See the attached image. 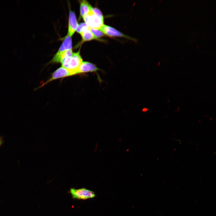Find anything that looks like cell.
<instances>
[{
	"label": "cell",
	"mask_w": 216,
	"mask_h": 216,
	"mask_svg": "<svg viewBox=\"0 0 216 216\" xmlns=\"http://www.w3.org/2000/svg\"><path fill=\"white\" fill-rule=\"evenodd\" d=\"M88 26V25L85 22H82L78 24V26L76 29V31L80 34L83 28Z\"/></svg>",
	"instance_id": "7c38bea8"
},
{
	"label": "cell",
	"mask_w": 216,
	"mask_h": 216,
	"mask_svg": "<svg viewBox=\"0 0 216 216\" xmlns=\"http://www.w3.org/2000/svg\"><path fill=\"white\" fill-rule=\"evenodd\" d=\"M78 24L75 13L70 11L69 13L68 30L67 36L71 37L76 31Z\"/></svg>",
	"instance_id": "ba28073f"
},
{
	"label": "cell",
	"mask_w": 216,
	"mask_h": 216,
	"mask_svg": "<svg viewBox=\"0 0 216 216\" xmlns=\"http://www.w3.org/2000/svg\"><path fill=\"white\" fill-rule=\"evenodd\" d=\"M83 19L85 22L90 28L99 29L104 24V16L94 14L92 10Z\"/></svg>",
	"instance_id": "7a4b0ae2"
},
{
	"label": "cell",
	"mask_w": 216,
	"mask_h": 216,
	"mask_svg": "<svg viewBox=\"0 0 216 216\" xmlns=\"http://www.w3.org/2000/svg\"><path fill=\"white\" fill-rule=\"evenodd\" d=\"M80 15L83 18L92 11L93 7L86 0L80 1Z\"/></svg>",
	"instance_id": "9c48e42d"
},
{
	"label": "cell",
	"mask_w": 216,
	"mask_h": 216,
	"mask_svg": "<svg viewBox=\"0 0 216 216\" xmlns=\"http://www.w3.org/2000/svg\"><path fill=\"white\" fill-rule=\"evenodd\" d=\"M88 26L84 27L80 34L82 36L83 42L94 39L97 40L90 30Z\"/></svg>",
	"instance_id": "30bf717a"
},
{
	"label": "cell",
	"mask_w": 216,
	"mask_h": 216,
	"mask_svg": "<svg viewBox=\"0 0 216 216\" xmlns=\"http://www.w3.org/2000/svg\"><path fill=\"white\" fill-rule=\"evenodd\" d=\"M75 75L76 74L74 72L62 66L54 72L52 73L51 77L41 86L37 88V89L41 88L49 82L56 80L69 77Z\"/></svg>",
	"instance_id": "3957f363"
},
{
	"label": "cell",
	"mask_w": 216,
	"mask_h": 216,
	"mask_svg": "<svg viewBox=\"0 0 216 216\" xmlns=\"http://www.w3.org/2000/svg\"><path fill=\"white\" fill-rule=\"evenodd\" d=\"M101 71V70L98 68L95 64L89 62H83L78 68V73L79 74L88 72H95L97 74L98 81L101 82L102 80L98 73L97 71Z\"/></svg>",
	"instance_id": "8992f818"
},
{
	"label": "cell",
	"mask_w": 216,
	"mask_h": 216,
	"mask_svg": "<svg viewBox=\"0 0 216 216\" xmlns=\"http://www.w3.org/2000/svg\"><path fill=\"white\" fill-rule=\"evenodd\" d=\"M4 142L3 138L2 136L0 137V147L2 145Z\"/></svg>",
	"instance_id": "4fadbf2b"
},
{
	"label": "cell",
	"mask_w": 216,
	"mask_h": 216,
	"mask_svg": "<svg viewBox=\"0 0 216 216\" xmlns=\"http://www.w3.org/2000/svg\"><path fill=\"white\" fill-rule=\"evenodd\" d=\"M69 192L72 198L74 199L86 200L94 198L96 196L94 192L84 188L79 189L71 188Z\"/></svg>",
	"instance_id": "6da1fadb"
},
{
	"label": "cell",
	"mask_w": 216,
	"mask_h": 216,
	"mask_svg": "<svg viewBox=\"0 0 216 216\" xmlns=\"http://www.w3.org/2000/svg\"><path fill=\"white\" fill-rule=\"evenodd\" d=\"M89 29L97 40L101 41L100 38L104 36V34L99 29L92 28L90 27L89 28Z\"/></svg>",
	"instance_id": "8fae6325"
},
{
	"label": "cell",
	"mask_w": 216,
	"mask_h": 216,
	"mask_svg": "<svg viewBox=\"0 0 216 216\" xmlns=\"http://www.w3.org/2000/svg\"><path fill=\"white\" fill-rule=\"evenodd\" d=\"M82 62L80 51L73 53L66 68L74 72L76 75H77L78 68Z\"/></svg>",
	"instance_id": "5b68a950"
},
{
	"label": "cell",
	"mask_w": 216,
	"mask_h": 216,
	"mask_svg": "<svg viewBox=\"0 0 216 216\" xmlns=\"http://www.w3.org/2000/svg\"><path fill=\"white\" fill-rule=\"evenodd\" d=\"M105 35L110 37H121L126 38L130 40H134L132 38L124 34L115 28L110 26L104 24L99 29Z\"/></svg>",
	"instance_id": "52a82bcc"
},
{
	"label": "cell",
	"mask_w": 216,
	"mask_h": 216,
	"mask_svg": "<svg viewBox=\"0 0 216 216\" xmlns=\"http://www.w3.org/2000/svg\"><path fill=\"white\" fill-rule=\"evenodd\" d=\"M72 47L71 37L67 35L58 51L50 61V63H59L62 55L68 50L72 49Z\"/></svg>",
	"instance_id": "277c9868"
}]
</instances>
